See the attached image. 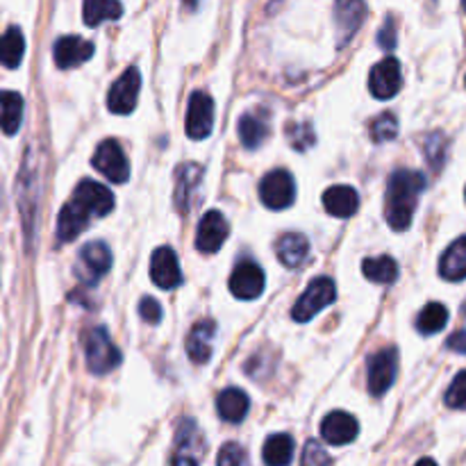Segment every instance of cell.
<instances>
[{
    "mask_svg": "<svg viewBox=\"0 0 466 466\" xmlns=\"http://www.w3.org/2000/svg\"><path fill=\"white\" fill-rule=\"evenodd\" d=\"M426 189V177L417 171H396L387 187V221L394 230H408L417 209L419 194Z\"/></svg>",
    "mask_w": 466,
    "mask_h": 466,
    "instance_id": "obj_1",
    "label": "cell"
},
{
    "mask_svg": "<svg viewBox=\"0 0 466 466\" xmlns=\"http://www.w3.org/2000/svg\"><path fill=\"white\" fill-rule=\"evenodd\" d=\"M86 367L94 376H105L121 364V350L112 344L105 328H91L85 332Z\"/></svg>",
    "mask_w": 466,
    "mask_h": 466,
    "instance_id": "obj_2",
    "label": "cell"
},
{
    "mask_svg": "<svg viewBox=\"0 0 466 466\" xmlns=\"http://www.w3.org/2000/svg\"><path fill=\"white\" fill-rule=\"evenodd\" d=\"M335 282H332L330 278H317V280H312V285L303 291V296L296 300L294 309H291V317L299 323L309 321V319L317 317L323 308H328V305L335 300Z\"/></svg>",
    "mask_w": 466,
    "mask_h": 466,
    "instance_id": "obj_3",
    "label": "cell"
},
{
    "mask_svg": "<svg viewBox=\"0 0 466 466\" xmlns=\"http://www.w3.org/2000/svg\"><path fill=\"white\" fill-rule=\"evenodd\" d=\"M205 449V437L200 428L196 426L194 419H185L180 421L176 432V449H173L171 464H198L203 460Z\"/></svg>",
    "mask_w": 466,
    "mask_h": 466,
    "instance_id": "obj_4",
    "label": "cell"
},
{
    "mask_svg": "<svg viewBox=\"0 0 466 466\" xmlns=\"http://www.w3.org/2000/svg\"><path fill=\"white\" fill-rule=\"evenodd\" d=\"M296 185L289 171H271L264 176L262 185H259V198L268 209H285L294 203Z\"/></svg>",
    "mask_w": 466,
    "mask_h": 466,
    "instance_id": "obj_5",
    "label": "cell"
},
{
    "mask_svg": "<svg viewBox=\"0 0 466 466\" xmlns=\"http://www.w3.org/2000/svg\"><path fill=\"white\" fill-rule=\"evenodd\" d=\"M94 168L103 173L107 180L116 182V185H121V182H126L130 177V164H127L126 153H123V148L114 139L103 141L96 148Z\"/></svg>",
    "mask_w": 466,
    "mask_h": 466,
    "instance_id": "obj_6",
    "label": "cell"
},
{
    "mask_svg": "<svg viewBox=\"0 0 466 466\" xmlns=\"http://www.w3.org/2000/svg\"><path fill=\"white\" fill-rule=\"evenodd\" d=\"M141 76L135 66L127 68L121 77L112 85L107 96V107L114 114H130L135 109L137 98H139Z\"/></svg>",
    "mask_w": 466,
    "mask_h": 466,
    "instance_id": "obj_7",
    "label": "cell"
},
{
    "mask_svg": "<svg viewBox=\"0 0 466 466\" xmlns=\"http://www.w3.org/2000/svg\"><path fill=\"white\" fill-rule=\"evenodd\" d=\"M396 367H399V353L396 349H385L371 355L369 360V391L373 396L387 394L396 380Z\"/></svg>",
    "mask_w": 466,
    "mask_h": 466,
    "instance_id": "obj_8",
    "label": "cell"
},
{
    "mask_svg": "<svg viewBox=\"0 0 466 466\" xmlns=\"http://www.w3.org/2000/svg\"><path fill=\"white\" fill-rule=\"evenodd\" d=\"M214 126V100L205 91H196L189 98L187 109V135L191 139H205L209 137Z\"/></svg>",
    "mask_w": 466,
    "mask_h": 466,
    "instance_id": "obj_9",
    "label": "cell"
},
{
    "mask_svg": "<svg viewBox=\"0 0 466 466\" xmlns=\"http://www.w3.org/2000/svg\"><path fill=\"white\" fill-rule=\"evenodd\" d=\"M400 82H403V76H400L399 59L385 57L373 66L371 76H369V89L376 98L390 100L399 94Z\"/></svg>",
    "mask_w": 466,
    "mask_h": 466,
    "instance_id": "obj_10",
    "label": "cell"
},
{
    "mask_svg": "<svg viewBox=\"0 0 466 466\" xmlns=\"http://www.w3.org/2000/svg\"><path fill=\"white\" fill-rule=\"evenodd\" d=\"M367 16L364 0H335V23H337V44L346 46L358 27Z\"/></svg>",
    "mask_w": 466,
    "mask_h": 466,
    "instance_id": "obj_11",
    "label": "cell"
},
{
    "mask_svg": "<svg viewBox=\"0 0 466 466\" xmlns=\"http://www.w3.org/2000/svg\"><path fill=\"white\" fill-rule=\"evenodd\" d=\"M230 235V226H228L226 217L217 209L205 212V217L198 223V235H196V246L203 253H217L223 246V241Z\"/></svg>",
    "mask_w": 466,
    "mask_h": 466,
    "instance_id": "obj_12",
    "label": "cell"
},
{
    "mask_svg": "<svg viewBox=\"0 0 466 466\" xmlns=\"http://www.w3.org/2000/svg\"><path fill=\"white\" fill-rule=\"evenodd\" d=\"M73 200L77 205L86 209L91 217H105V214L112 212L114 208V194L105 185L96 180H82L80 185L76 187V194H73Z\"/></svg>",
    "mask_w": 466,
    "mask_h": 466,
    "instance_id": "obj_13",
    "label": "cell"
},
{
    "mask_svg": "<svg viewBox=\"0 0 466 466\" xmlns=\"http://www.w3.org/2000/svg\"><path fill=\"white\" fill-rule=\"evenodd\" d=\"M230 291L239 300H253L264 291V271L255 262H241L230 276Z\"/></svg>",
    "mask_w": 466,
    "mask_h": 466,
    "instance_id": "obj_14",
    "label": "cell"
},
{
    "mask_svg": "<svg viewBox=\"0 0 466 466\" xmlns=\"http://www.w3.org/2000/svg\"><path fill=\"white\" fill-rule=\"evenodd\" d=\"M200 180H203V167L194 162H187L182 167H177L176 171V196H173V203H176L177 212L187 214L194 203V196L198 194Z\"/></svg>",
    "mask_w": 466,
    "mask_h": 466,
    "instance_id": "obj_15",
    "label": "cell"
},
{
    "mask_svg": "<svg viewBox=\"0 0 466 466\" xmlns=\"http://www.w3.org/2000/svg\"><path fill=\"white\" fill-rule=\"evenodd\" d=\"M80 273L89 285H94L98 278H103L105 273L112 267V250L103 244V241H91L85 248L80 250Z\"/></svg>",
    "mask_w": 466,
    "mask_h": 466,
    "instance_id": "obj_16",
    "label": "cell"
},
{
    "mask_svg": "<svg viewBox=\"0 0 466 466\" xmlns=\"http://www.w3.org/2000/svg\"><path fill=\"white\" fill-rule=\"evenodd\" d=\"M150 278L157 287L162 289H173L182 282V273H180V264H177L176 253L167 246L157 248L153 253V259H150Z\"/></svg>",
    "mask_w": 466,
    "mask_h": 466,
    "instance_id": "obj_17",
    "label": "cell"
},
{
    "mask_svg": "<svg viewBox=\"0 0 466 466\" xmlns=\"http://www.w3.org/2000/svg\"><path fill=\"white\" fill-rule=\"evenodd\" d=\"M358 432V421H355V417H350L349 412H330L321 421V437L330 446L350 444V441H355Z\"/></svg>",
    "mask_w": 466,
    "mask_h": 466,
    "instance_id": "obj_18",
    "label": "cell"
},
{
    "mask_svg": "<svg viewBox=\"0 0 466 466\" xmlns=\"http://www.w3.org/2000/svg\"><path fill=\"white\" fill-rule=\"evenodd\" d=\"M53 55H55V64H57L59 68H76L80 66V64H85L86 59L94 55V46H91L89 41L82 39V36L68 35V36H62V39H57Z\"/></svg>",
    "mask_w": 466,
    "mask_h": 466,
    "instance_id": "obj_19",
    "label": "cell"
},
{
    "mask_svg": "<svg viewBox=\"0 0 466 466\" xmlns=\"http://www.w3.org/2000/svg\"><path fill=\"white\" fill-rule=\"evenodd\" d=\"M91 214L86 212L82 205H77L76 200H68L62 208L57 218V237L59 241H73L77 235L85 232V228L89 226Z\"/></svg>",
    "mask_w": 466,
    "mask_h": 466,
    "instance_id": "obj_20",
    "label": "cell"
},
{
    "mask_svg": "<svg viewBox=\"0 0 466 466\" xmlns=\"http://www.w3.org/2000/svg\"><path fill=\"white\" fill-rule=\"evenodd\" d=\"M217 332V323L205 319V321L196 323L191 328L189 337H187V353H189L191 362L205 364L212 358V339Z\"/></svg>",
    "mask_w": 466,
    "mask_h": 466,
    "instance_id": "obj_21",
    "label": "cell"
},
{
    "mask_svg": "<svg viewBox=\"0 0 466 466\" xmlns=\"http://www.w3.org/2000/svg\"><path fill=\"white\" fill-rule=\"evenodd\" d=\"M323 208H326L332 217L349 218L358 212L360 196L353 187L335 185L330 187V189H326V194H323Z\"/></svg>",
    "mask_w": 466,
    "mask_h": 466,
    "instance_id": "obj_22",
    "label": "cell"
},
{
    "mask_svg": "<svg viewBox=\"0 0 466 466\" xmlns=\"http://www.w3.org/2000/svg\"><path fill=\"white\" fill-rule=\"evenodd\" d=\"M309 244L308 237L299 235V232H287L278 241V259L285 264L287 268H299L300 264L308 259Z\"/></svg>",
    "mask_w": 466,
    "mask_h": 466,
    "instance_id": "obj_23",
    "label": "cell"
},
{
    "mask_svg": "<svg viewBox=\"0 0 466 466\" xmlns=\"http://www.w3.org/2000/svg\"><path fill=\"white\" fill-rule=\"evenodd\" d=\"M441 278L451 282H460L466 278V237H460L446 248L440 259Z\"/></svg>",
    "mask_w": 466,
    "mask_h": 466,
    "instance_id": "obj_24",
    "label": "cell"
},
{
    "mask_svg": "<svg viewBox=\"0 0 466 466\" xmlns=\"http://www.w3.org/2000/svg\"><path fill=\"white\" fill-rule=\"evenodd\" d=\"M217 408H218V414H221L223 421L239 423V421H244L246 414H248L250 400L241 390H226L218 394Z\"/></svg>",
    "mask_w": 466,
    "mask_h": 466,
    "instance_id": "obj_25",
    "label": "cell"
},
{
    "mask_svg": "<svg viewBox=\"0 0 466 466\" xmlns=\"http://www.w3.org/2000/svg\"><path fill=\"white\" fill-rule=\"evenodd\" d=\"M23 121V98L16 91H0V130L16 135Z\"/></svg>",
    "mask_w": 466,
    "mask_h": 466,
    "instance_id": "obj_26",
    "label": "cell"
},
{
    "mask_svg": "<svg viewBox=\"0 0 466 466\" xmlns=\"http://www.w3.org/2000/svg\"><path fill=\"white\" fill-rule=\"evenodd\" d=\"M271 127H268L267 118L259 114H244L239 121V139L246 148H258L264 144Z\"/></svg>",
    "mask_w": 466,
    "mask_h": 466,
    "instance_id": "obj_27",
    "label": "cell"
},
{
    "mask_svg": "<svg viewBox=\"0 0 466 466\" xmlns=\"http://www.w3.org/2000/svg\"><path fill=\"white\" fill-rule=\"evenodd\" d=\"M23 53H25V39L18 27H9L0 36V64L7 68H16L21 64Z\"/></svg>",
    "mask_w": 466,
    "mask_h": 466,
    "instance_id": "obj_28",
    "label": "cell"
},
{
    "mask_svg": "<svg viewBox=\"0 0 466 466\" xmlns=\"http://www.w3.org/2000/svg\"><path fill=\"white\" fill-rule=\"evenodd\" d=\"M85 23L96 27L103 21H114L123 14V5L118 0H85Z\"/></svg>",
    "mask_w": 466,
    "mask_h": 466,
    "instance_id": "obj_29",
    "label": "cell"
},
{
    "mask_svg": "<svg viewBox=\"0 0 466 466\" xmlns=\"http://www.w3.org/2000/svg\"><path fill=\"white\" fill-rule=\"evenodd\" d=\"M262 460L271 466L289 464L294 460V440L289 435H273L264 444Z\"/></svg>",
    "mask_w": 466,
    "mask_h": 466,
    "instance_id": "obj_30",
    "label": "cell"
},
{
    "mask_svg": "<svg viewBox=\"0 0 466 466\" xmlns=\"http://www.w3.org/2000/svg\"><path fill=\"white\" fill-rule=\"evenodd\" d=\"M364 276L371 282H380V285H391L399 278V267L391 258L382 255V258H369L362 262Z\"/></svg>",
    "mask_w": 466,
    "mask_h": 466,
    "instance_id": "obj_31",
    "label": "cell"
},
{
    "mask_svg": "<svg viewBox=\"0 0 466 466\" xmlns=\"http://www.w3.org/2000/svg\"><path fill=\"white\" fill-rule=\"evenodd\" d=\"M446 323H449V309L441 303H428L419 314L417 326L423 335H435V332L444 330Z\"/></svg>",
    "mask_w": 466,
    "mask_h": 466,
    "instance_id": "obj_32",
    "label": "cell"
},
{
    "mask_svg": "<svg viewBox=\"0 0 466 466\" xmlns=\"http://www.w3.org/2000/svg\"><path fill=\"white\" fill-rule=\"evenodd\" d=\"M396 135H399V121H396V116L391 112L380 114V116L373 121L371 126L373 141H391Z\"/></svg>",
    "mask_w": 466,
    "mask_h": 466,
    "instance_id": "obj_33",
    "label": "cell"
},
{
    "mask_svg": "<svg viewBox=\"0 0 466 466\" xmlns=\"http://www.w3.org/2000/svg\"><path fill=\"white\" fill-rule=\"evenodd\" d=\"M446 405L453 410H466V371L458 373L446 391Z\"/></svg>",
    "mask_w": 466,
    "mask_h": 466,
    "instance_id": "obj_34",
    "label": "cell"
},
{
    "mask_svg": "<svg viewBox=\"0 0 466 466\" xmlns=\"http://www.w3.org/2000/svg\"><path fill=\"white\" fill-rule=\"evenodd\" d=\"M287 137H289L291 146L296 150H305L308 146L314 144V130L308 123H294V126L287 127Z\"/></svg>",
    "mask_w": 466,
    "mask_h": 466,
    "instance_id": "obj_35",
    "label": "cell"
},
{
    "mask_svg": "<svg viewBox=\"0 0 466 466\" xmlns=\"http://www.w3.org/2000/svg\"><path fill=\"white\" fill-rule=\"evenodd\" d=\"M217 462L218 464H246L248 462V455L244 453V449H241V446H237V444H226L221 449V453H218V458H217Z\"/></svg>",
    "mask_w": 466,
    "mask_h": 466,
    "instance_id": "obj_36",
    "label": "cell"
},
{
    "mask_svg": "<svg viewBox=\"0 0 466 466\" xmlns=\"http://www.w3.org/2000/svg\"><path fill=\"white\" fill-rule=\"evenodd\" d=\"M330 462V455L326 453V449H321L319 441H308L305 446V453H303V464H326Z\"/></svg>",
    "mask_w": 466,
    "mask_h": 466,
    "instance_id": "obj_37",
    "label": "cell"
},
{
    "mask_svg": "<svg viewBox=\"0 0 466 466\" xmlns=\"http://www.w3.org/2000/svg\"><path fill=\"white\" fill-rule=\"evenodd\" d=\"M139 314L146 323L155 326V323H159V319H162V308H159L155 299H144L139 303Z\"/></svg>",
    "mask_w": 466,
    "mask_h": 466,
    "instance_id": "obj_38",
    "label": "cell"
},
{
    "mask_svg": "<svg viewBox=\"0 0 466 466\" xmlns=\"http://www.w3.org/2000/svg\"><path fill=\"white\" fill-rule=\"evenodd\" d=\"M441 144H446V139L441 135L428 139V159H431V164L435 168H440L441 162H444V150H440Z\"/></svg>",
    "mask_w": 466,
    "mask_h": 466,
    "instance_id": "obj_39",
    "label": "cell"
},
{
    "mask_svg": "<svg viewBox=\"0 0 466 466\" xmlns=\"http://www.w3.org/2000/svg\"><path fill=\"white\" fill-rule=\"evenodd\" d=\"M378 41H380V46L385 50H391L396 46V25L391 16L385 21V27H382L380 35H378Z\"/></svg>",
    "mask_w": 466,
    "mask_h": 466,
    "instance_id": "obj_40",
    "label": "cell"
},
{
    "mask_svg": "<svg viewBox=\"0 0 466 466\" xmlns=\"http://www.w3.org/2000/svg\"><path fill=\"white\" fill-rule=\"evenodd\" d=\"M449 349L458 350V353H464L466 355V330H460L455 332L453 337L449 339Z\"/></svg>",
    "mask_w": 466,
    "mask_h": 466,
    "instance_id": "obj_41",
    "label": "cell"
},
{
    "mask_svg": "<svg viewBox=\"0 0 466 466\" xmlns=\"http://www.w3.org/2000/svg\"><path fill=\"white\" fill-rule=\"evenodd\" d=\"M182 3H185V7H187V9H194L196 5L200 3V0H182Z\"/></svg>",
    "mask_w": 466,
    "mask_h": 466,
    "instance_id": "obj_42",
    "label": "cell"
},
{
    "mask_svg": "<svg viewBox=\"0 0 466 466\" xmlns=\"http://www.w3.org/2000/svg\"><path fill=\"white\" fill-rule=\"evenodd\" d=\"M462 3H464V9H466V0H462Z\"/></svg>",
    "mask_w": 466,
    "mask_h": 466,
    "instance_id": "obj_43",
    "label": "cell"
}]
</instances>
